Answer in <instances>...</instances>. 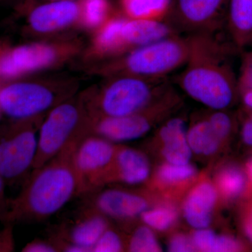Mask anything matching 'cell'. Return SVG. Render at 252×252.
Listing matches in <instances>:
<instances>
[{"mask_svg": "<svg viewBox=\"0 0 252 252\" xmlns=\"http://www.w3.org/2000/svg\"><path fill=\"white\" fill-rule=\"evenodd\" d=\"M83 139L73 141L43 166L32 170L21 192L8 199L0 222L14 225L42 221L72 199L86 193L74 162L76 149Z\"/></svg>", "mask_w": 252, "mask_h": 252, "instance_id": "6da1fadb", "label": "cell"}, {"mask_svg": "<svg viewBox=\"0 0 252 252\" xmlns=\"http://www.w3.org/2000/svg\"><path fill=\"white\" fill-rule=\"evenodd\" d=\"M187 39L188 59L176 81L190 97L209 108H226L238 86L229 51L215 33L189 34Z\"/></svg>", "mask_w": 252, "mask_h": 252, "instance_id": "7a4b0ae2", "label": "cell"}, {"mask_svg": "<svg viewBox=\"0 0 252 252\" xmlns=\"http://www.w3.org/2000/svg\"><path fill=\"white\" fill-rule=\"evenodd\" d=\"M97 92L85 94L91 118L122 117L154 103L170 86L167 77L113 76Z\"/></svg>", "mask_w": 252, "mask_h": 252, "instance_id": "3957f363", "label": "cell"}, {"mask_svg": "<svg viewBox=\"0 0 252 252\" xmlns=\"http://www.w3.org/2000/svg\"><path fill=\"white\" fill-rule=\"evenodd\" d=\"M91 122L84 94L73 96L50 110L39 128L32 170L43 166L73 141L90 135Z\"/></svg>", "mask_w": 252, "mask_h": 252, "instance_id": "277c9868", "label": "cell"}, {"mask_svg": "<svg viewBox=\"0 0 252 252\" xmlns=\"http://www.w3.org/2000/svg\"><path fill=\"white\" fill-rule=\"evenodd\" d=\"M188 55L187 36L177 34L130 50L109 61L102 70L109 77H167L169 74L185 65Z\"/></svg>", "mask_w": 252, "mask_h": 252, "instance_id": "5b68a950", "label": "cell"}, {"mask_svg": "<svg viewBox=\"0 0 252 252\" xmlns=\"http://www.w3.org/2000/svg\"><path fill=\"white\" fill-rule=\"evenodd\" d=\"M76 86L58 81H23L0 89L1 112L22 120L47 114L50 110L75 95Z\"/></svg>", "mask_w": 252, "mask_h": 252, "instance_id": "8992f818", "label": "cell"}, {"mask_svg": "<svg viewBox=\"0 0 252 252\" xmlns=\"http://www.w3.org/2000/svg\"><path fill=\"white\" fill-rule=\"evenodd\" d=\"M46 114L14 120L0 132V176L6 185L25 182L32 170L38 134Z\"/></svg>", "mask_w": 252, "mask_h": 252, "instance_id": "52a82bcc", "label": "cell"}, {"mask_svg": "<svg viewBox=\"0 0 252 252\" xmlns=\"http://www.w3.org/2000/svg\"><path fill=\"white\" fill-rule=\"evenodd\" d=\"M72 42L32 43L17 46L0 56V77L12 79L54 67L78 51Z\"/></svg>", "mask_w": 252, "mask_h": 252, "instance_id": "ba28073f", "label": "cell"}, {"mask_svg": "<svg viewBox=\"0 0 252 252\" xmlns=\"http://www.w3.org/2000/svg\"><path fill=\"white\" fill-rule=\"evenodd\" d=\"M176 101L171 88L158 102L140 112L122 117L94 118L91 122V134L101 136L111 142H126L140 138L150 130L154 119L165 114Z\"/></svg>", "mask_w": 252, "mask_h": 252, "instance_id": "9c48e42d", "label": "cell"}, {"mask_svg": "<svg viewBox=\"0 0 252 252\" xmlns=\"http://www.w3.org/2000/svg\"><path fill=\"white\" fill-rule=\"evenodd\" d=\"M229 0H175L165 18L179 32L216 33Z\"/></svg>", "mask_w": 252, "mask_h": 252, "instance_id": "30bf717a", "label": "cell"}, {"mask_svg": "<svg viewBox=\"0 0 252 252\" xmlns=\"http://www.w3.org/2000/svg\"><path fill=\"white\" fill-rule=\"evenodd\" d=\"M117 150L112 142L94 134L86 136L78 144L74 153V165L86 193H91L94 182L108 168Z\"/></svg>", "mask_w": 252, "mask_h": 252, "instance_id": "8fae6325", "label": "cell"}, {"mask_svg": "<svg viewBox=\"0 0 252 252\" xmlns=\"http://www.w3.org/2000/svg\"><path fill=\"white\" fill-rule=\"evenodd\" d=\"M79 1H46L31 8L28 23L37 34H46L61 31L79 22Z\"/></svg>", "mask_w": 252, "mask_h": 252, "instance_id": "7c38bea8", "label": "cell"}, {"mask_svg": "<svg viewBox=\"0 0 252 252\" xmlns=\"http://www.w3.org/2000/svg\"><path fill=\"white\" fill-rule=\"evenodd\" d=\"M149 172L150 165L143 154L134 149L117 148L112 163L94 182L91 192L115 180L138 185L148 178Z\"/></svg>", "mask_w": 252, "mask_h": 252, "instance_id": "4fadbf2b", "label": "cell"}, {"mask_svg": "<svg viewBox=\"0 0 252 252\" xmlns=\"http://www.w3.org/2000/svg\"><path fill=\"white\" fill-rule=\"evenodd\" d=\"M88 206L104 216L117 220H131L142 215L148 206L147 199L133 192L110 189L94 195Z\"/></svg>", "mask_w": 252, "mask_h": 252, "instance_id": "5bb4252c", "label": "cell"}, {"mask_svg": "<svg viewBox=\"0 0 252 252\" xmlns=\"http://www.w3.org/2000/svg\"><path fill=\"white\" fill-rule=\"evenodd\" d=\"M109 226L107 217L87 206L72 223L60 227L54 236L93 252L94 244Z\"/></svg>", "mask_w": 252, "mask_h": 252, "instance_id": "9a60e30c", "label": "cell"}, {"mask_svg": "<svg viewBox=\"0 0 252 252\" xmlns=\"http://www.w3.org/2000/svg\"><path fill=\"white\" fill-rule=\"evenodd\" d=\"M179 34L166 21L127 18L123 28V36L129 51Z\"/></svg>", "mask_w": 252, "mask_h": 252, "instance_id": "2e32d148", "label": "cell"}, {"mask_svg": "<svg viewBox=\"0 0 252 252\" xmlns=\"http://www.w3.org/2000/svg\"><path fill=\"white\" fill-rule=\"evenodd\" d=\"M126 19L124 14H113L96 31L89 54L95 58L115 59L128 52L123 36V28Z\"/></svg>", "mask_w": 252, "mask_h": 252, "instance_id": "e0dca14e", "label": "cell"}, {"mask_svg": "<svg viewBox=\"0 0 252 252\" xmlns=\"http://www.w3.org/2000/svg\"><path fill=\"white\" fill-rule=\"evenodd\" d=\"M217 192L211 184L204 182L195 187L186 199L184 215L193 228H206L211 223Z\"/></svg>", "mask_w": 252, "mask_h": 252, "instance_id": "ac0fdd59", "label": "cell"}, {"mask_svg": "<svg viewBox=\"0 0 252 252\" xmlns=\"http://www.w3.org/2000/svg\"><path fill=\"white\" fill-rule=\"evenodd\" d=\"M163 142L162 154L170 163L185 165L191 157V149L187 140L185 121L176 117L167 121L159 132Z\"/></svg>", "mask_w": 252, "mask_h": 252, "instance_id": "d6986e66", "label": "cell"}, {"mask_svg": "<svg viewBox=\"0 0 252 252\" xmlns=\"http://www.w3.org/2000/svg\"><path fill=\"white\" fill-rule=\"evenodd\" d=\"M228 21L237 47L252 43V0H229Z\"/></svg>", "mask_w": 252, "mask_h": 252, "instance_id": "ffe728a7", "label": "cell"}, {"mask_svg": "<svg viewBox=\"0 0 252 252\" xmlns=\"http://www.w3.org/2000/svg\"><path fill=\"white\" fill-rule=\"evenodd\" d=\"M172 0H120L123 14L130 19L165 21Z\"/></svg>", "mask_w": 252, "mask_h": 252, "instance_id": "44dd1931", "label": "cell"}, {"mask_svg": "<svg viewBox=\"0 0 252 252\" xmlns=\"http://www.w3.org/2000/svg\"><path fill=\"white\" fill-rule=\"evenodd\" d=\"M187 140L193 152L203 155L215 153L222 140L207 119L199 121L190 127Z\"/></svg>", "mask_w": 252, "mask_h": 252, "instance_id": "7402d4cb", "label": "cell"}, {"mask_svg": "<svg viewBox=\"0 0 252 252\" xmlns=\"http://www.w3.org/2000/svg\"><path fill=\"white\" fill-rule=\"evenodd\" d=\"M79 23L86 29L98 30L113 14L110 0H79Z\"/></svg>", "mask_w": 252, "mask_h": 252, "instance_id": "603a6c76", "label": "cell"}, {"mask_svg": "<svg viewBox=\"0 0 252 252\" xmlns=\"http://www.w3.org/2000/svg\"><path fill=\"white\" fill-rule=\"evenodd\" d=\"M127 250L133 252H157L161 251L157 239L151 228L140 226L131 235Z\"/></svg>", "mask_w": 252, "mask_h": 252, "instance_id": "cb8c5ba5", "label": "cell"}, {"mask_svg": "<svg viewBox=\"0 0 252 252\" xmlns=\"http://www.w3.org/2000/svg\"><path fill=\"white\" fill-rule=\"evenodd\" d=\"M141 216L147 226L156 230H165L174 224L177 220V214L172 207H162L146 210Z\"/></svg>", "mask_w": 252, "mask_h": 252, "instance_id": "d4e9b609", "label": "cell"}, {"mask_svg": "<svg viewBox=\"0 0 252 252\" xmlns=\"http://www.w3.org/2000/svg\"><path fill=\"white\" fill-rule=\"evenodd\" d=\"M218 183L220 190L227 196L235 197L241 193L245 187V176L236 167H227L219 175Z\"/></svg>", "mask_w": 252, "mask_h": 252, "instance_id": "484cf974", "label": "cell"}, {"mask_svg": "<svg viewBox=\"0 0 252 252\" xmlns=\"http://www.w3.org/2000/svg\"><path fill=\"white\" fill-rule=\"evenodd\" d=\"M158 177L160 180L167 183L181 182L188 180L195 174V169L193 165L187 163L185 165H177L169 162L162 165L159 169Z\"/></svg>", "mask_w": 252, "mask_h": 252, "instance_id": "4316f807", "label": "cell"}, {"mask_svg": "<svg viewBox=\"0 0 252 252\" xmlns=\"http://www.w3.org/2000/svg\"><path fill=\"white\" fill-rule=\"evenodd\" d=\"M124 249L122 237L108 227L93 248V252H119Z\"/></svg>", "mask_w": 252, "mask_h": 252, "instance_id": "83f0119b", "label": "cell"}, {"mask_svg": "<svg viewBox=\"0 0 252 252\" xmlns=\"http://www.w3.org/2000/svg\"><path fill=\"white\" fill-rule=\"evenodd\" d=\"M219 237L212 230L202 228L194 233L192 240L197 250L203 252H217Z\"/></svg>", "mask_w": 252, "mask_h": 252, "instance_id": "f1b7e54d", "label": "cell"}, {"mask_svg": "<svg viewBox=\"0 0 252 252\" xmlns=\"http://www.w3.org/2000/svg\"><path fill=\"white\" fill-rule=\"evenodd\" d=\"M214 130L221 140L230 133L232 128V121L229 115L218 109L207 118Z\"/></svg>", "mask_w": 252, "mask_h": 252, "instance_id": "f546056e", "label": "cell"}, {"mask_svg": "<svg viewBox=\"0 0 252 252\" xmlns=\"http://www.w3.org/2000/svg\"><path fill=\"white\" fill-rule=\"evenodd\" d=\"M23 252H59V249L52 238L49 240L36 238L26 244Z\"/></svg>", "mask_w": 252, "mask_h": 252, "instance_id": "4dcf8cb0", "label": "cell"}, {"mask_svg": "<svg viewBox=\"0 0 252 252\" xmlns=\"http://www.w3.org/2000/svg\"><path fill=\"white\" fill-rule=\"evenodd\" d=\"M196 250L193 240L185 235H177L172 238L169 245V250L174 252H193Z\"/></svg>", "mask_w": 252, "mask_h": 252, "instance_id": "1f68e13d", "label": "cell"}, {"mask_svg": "<svg viewBox=\"0 0 252 252\" xmlns=\"http://www.w3.org/2000/svg\"><path fill=\"white\" fill-rule=\"evenodd\" d=\"M14 225H5L3 229L0 230V252H14L15 250V240Z\"/></svg>", "mask_w": 252, "mask_h": 252, "instance_id": "d6a6232c", "label": "cell"}, {"mask_svg": "<svg viewBox=\"0 0 252 252\" xmlns=\"http://www.w3.org/2000/svg\"><path fill=\"white\" fill-rule=\"evenodd\" d=\"M238 81L240 90L252 91V63L247 60L244 59Z\"/></svg>", "mask_w": 252, "mask_h": 252, "instance_id": "836d02e7", "label": "cell"}, {"mask_svg": "<svg viewBox=\"0 0 252 252\" xmlns=\"http://www.w3.org/2000/svg\"><path fill=\"white\" fill-rule=\"evenodd\" d=\"M6 185L4 180L0 176V216L4 212L8 199H9L6 198V193H5V187H6Z\"/></svg>", "mask_w": 252, "mask_h": 252, "instance_id": "e575fe53", "label": "cell"}, {"mask_svg": "<svg viewBox=\"0 0 252 252\" xmlns=\"http://www.w3.org/2000/svg\"><path fill=\"white\" fill-rule=\"evenodd\" d=\"M243 136L244 141L247 144L252 145V117L244 126Z\"/></svg>", "mask_w": 252, "mask_h": 252, "instance_id": "d590c367", "label": "cell"}, {"mask_svg": "<svg viewBox=\"0 0 252 252\" xmlns=\"http://www.w3.org/2000/svg\"><path fill=\"white\" fill-rule=\"evenodd\" d=\"M245 230L247 236L252 242V214L245 221Z\"/></svg>", "mask_w": 252, "mask_h": 252, "instance_id": "8d00e7d4", "label": "cell"}, {"mask_svg": "<svg viewBox=\"0 0 252 252\" xmlns=\"http://www.w3.org/2000/svg\"><path fill=\"white\" fill-rule=\"evenodd\" d=\"M79 1V0H30V4H31V7L34 6V5L41 4V3L46 2V1Z\"/></svg>", "mask_w": 252, "mask_h": 252, "instance_id": "74e56055", "label": "cell"}, {"mask_svg": "<svg viewBox=\"0 0 252 252\" xmlns=\"http://www.w3.org/2000/svg\"><path fill=\"white\" fill-rule=\"evenodd\" d=\"M244 59L247 60L249 62L252 63V51L251 53H250V54H247L246 56H245V59Z\"/></svg>", "mask_w": 252, "mask_h": 252, "instance_id": "f35d334b", "label": "cell"}, {"mask_svg": "<svg viewBox=\"0 0 252 252\" xmlns=\"http://www.w3.org/2000/svg\"><path fill=\"white\" fill-rule=\"evenodd\" d=\"M249 172H250V175H251L252 178V160L250 162L248 165Z\"/></svg>", "mask_w": 252, "mask_h": 252, "instance_id": "ab89813d", "label": "cell"}, {"mask_svg": "<svg viewBox=\"0 0 252 252\" xmlns=\"http://www.w3.org/2000/svg\"><path fill=\"white\" fill-rule=\"evenodd\" d=\"M1 113H2V112H1V108H0V114H1Z\"/></svg>", "mask_w": 252, "mask_h": 252, "instance_id": "60d3db41", "label": "cell"}]
</instances>
